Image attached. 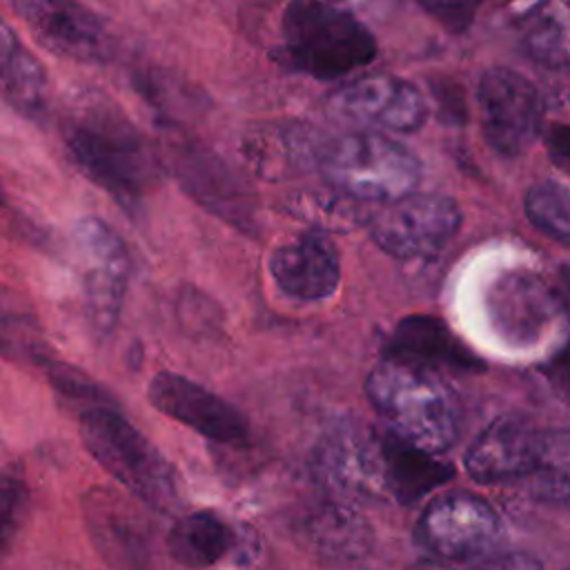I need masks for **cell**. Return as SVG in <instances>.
Masks as SVG:
<instances>
[{
    "label": "cell",
    "mask_w": 570,
    "mask_h": 570,
    "mask_svg": "<svg viewBox=\"0 0 570 570\" xmlns=\"http://www.w3.org/2000/svg\"><path fill=\"white\" fill-rule=\"evenodd\" d=\"M0 537H2V546L7 548L11 541V534L16 532L20 517L27 508V488L24 483L13 476V474H4L2 476V501H0Z\"/></svg>",
    "instance_id": "obj_24"
},
{
    "label": "cell",
    "mask_w": 570,
    "mask_h": 570,
    "mask_svg": "<svg viewBox=\"0 0 570 570\" xmlns=\"http://www.w3.org/2000/svg\"><path fill=\"white\" fill-rule=\"evenodd\" d=\"M269 274L285 296L303 303L323 301L341 283L338 252L325 232L309 229L272 252Z\"/></svg>",
    "instance_id": "obj_13"
},
{
    "label": "cell",
    "mask_w": 570,
    "mask_h": 570,
    "mask_svg": "<svg viewBox=\"0 0 570 570\" xmlns=\"http://www.w3.org/2000/svg\"><path fill=\"white\" fill-rule=\"evenodd\" d=\"M470 570H543L541 561L528 552H505L476 563Z\"/></svg>",
    "instance_id": "obj_26"
},
{
    "label": "cell",
    "mask_w": 570,
    "mask_h": 570,
    "mask_svg": "<svg viewBox=\"0 0 570 570\" xmlns=\"http://www.w3.org/2000/svg\"><path fill=\"white\" fill-rule=\"evenodd\" d=\"M387 354L410 358L434 370L476 367V358L456 341L450 327L443 321L425 314H412L396 323Z\"/></svg>",
    "instance_id": "obj_17"
},
{
    "label": "cell",
    "mask_w": 570,
    "mask_h": 570,
    "mask_svg": "<svg viewBox=\"0 0 570 570\" xmlns=\"http://www.w3.org/2000/svg\"><path fill=\"white\" fill-rule=\"evenodd\" d=\"M285 58L321 80L347 76L376 58L372 31L350 11L323 0H292L283 16Z\"/></svg>",
    "instance_id": "obj_2"
},
{
    "label": "cell",
    "mask_w": 570,
    "mask_h": 570,
    "mask_svg": "<svg viewBox=\"0 0 570 570\" xmlns=\"http://www.w3.org/2000/svg\"><path fill=\"white\" fill-rule=\"evenodd\" d=\"M461 227V209L450 196L407 194L385 203L370 218L374 243L399 261L434 258Z\"/></svg>",
    "instance_id": "obj_6"
},
{
    "label": "cell",
    "mask_w": 570,
    "mask_h": 570,
    "mask_svg": "<svg viewBox=\"0 0 570 570\" xmlns=\"http://www.w3.org/2000/svg\"><path fill=\"white\" fill-rule=\"evenodd\" d=\"M325 138L305 122H267L247 129L238 151L245 165L265 180H285L318 169Z\"/></svg>",
    "instance_id": "obj_15"
},
{
    "label": "cell",
    "mask_w": 570,
    "mask_h": 570,
    "mask_svg": "<svg viewBox=\"0 0 570 570\" xmlns=\"http://www.w3.org/2000/svg\"><path fill=\"white\" fill-rule=\"evenodd\" d=\"M323 2H327V4H334V7H338V9H345V11H354V9H358V7H365L367 2H372V0H323Z\"/></svg>",
    "instance_id": "obj_29"
},
{
    "label": "cell",
    "mask_w": 570,
    "mask_h": 570,
    "mask_svg": "<svg viewBox=\"0 0 570 570\" xmlns=\"http://www.w3.org/2000/svg\"><path fill=\"white\" fill-rule=\"evenodd\" d=\"M546 147L552 158V163L570 174V127L568 125H557L546 134Z\"/></svg>",
    "instance_id": "obj_27"
},
{
    "label": "cell",
    "mask_w": 570,
    "mask_h": 570,
    "mask_svg": "<svg viewBox=\"0 0 570 570\" xmlns=\"http://www.w3.org/2000/svg\"><path fill=\"white\" fill-rule=\"evenodd\" d=\"M73 243L82 265V287L89 321L107 334L118 321L129 278V256L120 236L98 218H82L73 227Z\"/></svg>",
    "instance_id": "obj_9"
},
{
    "label": "cell",
    "mask_w": 570,
    "mask_h": 570,
    "mask_svg": "<svg viewBox=\"0 0 570 570\" xmlns=\"http://www.w3.org/2000/svg\"><path fill=\"white\" fill-rule=\"evenodd\" d=\"M481 131L501 156L525 154L543 131V100L539 89L508 67L488 69L476 89Z\"/></svg>",
    "instance_id": "obj_7"
},
{
    "label": "cell",
    "mask_w": 570,
    "mask_h": 570,
    "mask_svg": "<svg viewBox=\"0 0 570 570\" xmlns=\"http://www.w3.org/2000/svg\"><path fill=\"white\" fill-rule=\"evenodd\" d=\"M416 537L436 557L468 561L488 554L501 537L494 508L472 492H445L421 512Z\"/></svg>",
    "instance_id": "obj_8"
},
{
    "label": "cell",
    "mask_w": 570,
    "mask_h": 570,
    "mask_svg": "<svg viewBox=\"0 0 570 570\" xmlns=\"http://www.w3.org/2000/svg\"><path fill=\"white\" fill-rule=\"evenodd\" d=\"M450 31H463L474 20L479 0H414Z\"/></svg>",
    "instance_id": "obj_25"
},
{
    "label": "cell",
    "mask_w": 570,
    "mask_h": 570,
    "mask_svg": "<svg viewBox=\"0 0 570 570\" xmlns=\"http://www.w3.org/2000/svg\"><path fill=\"white\" fill-rule=\"evenodd\" d=\"M147 399L158 412L212 441L236 443L247 436V423L236 407L183 374H156L149 381Z\"/></svg>",
    "instance_id": "obj_12"
},
{
    "label": "cell",
    "mask_w": 570,
    "mask_h": 570,
    "mask_svg": "<svg viewBox=\"0 0 570 570\" xmlns=\"http://www.w3.org/2000/svg\"><path fill=\"white\" fill-rule=\"evenodd\" d=\"M80 439L89 454L138 501L160 512H174L180 505L176 470L118 412L105 405L82 412Z\"/></svg>",
    "instance_id": "obj_3"
},
{
    "label": "cell",
    "mask_w": 570,
    "mask_h": 570,
    "mask_svg": "<svg viewBox=\"0 0 570 570\" xmlns=\"http://www.w3.org/2000/svg\"><path fill=\"white\" fill-rule=\"evenodd\" d=\"M327 111L338 120L410 134L425 122L428 102L412 82L374 73L336 89L327 100Z\"/></svg>",
    "instance_id": "obj_10"
},
{
    "label": "cell",
    "mask_w": 570,
    "mask_h": 570,
    "mask_svg": "<svg viewBox=\"0 0 570 570\" xmlns=\"http://www.w3.org/2000/svg\"><path fill=\"white\" fill-rule=\"evenodd\" d=\"M2 98L18 114L40 118L47 109L49 80L42 62L2 24Z\"/></svg>",
    "instance_id": "obj_19"
},
{
    "label": "cell",
    "mask_w": 570,
    "mask_h": 570,
    "mask_svg": "<svg viewBox=\"0 0 570 570\" xmlns=\"http://www.w3.org/2000/svg\"><path fill=\"white\" fill-rule=\"evenodd\" d=\"M176 165L194 198L234 223L252 218V191L220 158L200 149H187L176 158Z\"/></svg>",
    "instance_id": "obj_16"
},
{
    "label": "cell",
    "mask_w": 570,
    "mask_h": 570,
    "mask_svg": "<svg viewBox=\"0 0 570 570\" xmlns=\"http://www.w3.org/2000/svg\"><path fill=\"white\" fill-rule=\"evenodd\" d=\"M548 374L559 396L570 405V345L554 358Z\"/></svg>",
    "instance_id": "obj_28"
},
{
    "label": "cell",
    "mask_w": 570,
    "mask_h": 570,
    "mask_svg": "<svg viewBox=\"0 0 570 570\" xmlns=\"http://www.w3.org/2000/svg\"><path fill=\"white\" fill-rule=\"evenodd\" d=\"M73 163L122 203L140 198L154 178V160L140 134L118 111L91 105L67 125Z\"/></svg>",
    "instance_id": "obj_4"
},
{
    "label": "cell",
    "mask_w": 570,
    "mask_h": 570,
    "mask_svg": "<svg viewBox=\"0 0 570 570\" xmlns=\"http://www.w3.org/2000/svg\"><path fill=\"white\" fill-rule=\"evenodd\" d=\"M412 570H441V568H436V566H430V563H423V566H414Z\"/></svg>",
    "instance_id": "obj_30"
},
{
    "label": "cell",
    "mask_w": 570,
    "mask_h": 570,
    "mask_svg": "<svg viewBox=\"0 0 570 570\" xmlns=\"http://www.w3.org/2000/svg\"><path fill=\"white\" fill-rule=\"evenodd\" d=\"M528 481L537 497L570 508V428L541 432Z\"/></svg>",
    "instance_id": "obj_22"
},
{
    "label": "cell",
    "mask_w": 570,
    "mask_h": 570,
    "mask_svg": "<svg viewBox=\"0 0 570 570\" xmlns=\"http://www.w3.org/2000/svg\"><path fill=\"white\" fill-rule=\"evenodd\" d=\"M541 430L521 416H499L485 425L465 452V470L476 483L528 479Z\"/></svg>",
    "instance_id": "obj_14"
},
{
    "label": "cell",
    "mask_w": 570,
    "mask_h": 570,
    "mask_svg": "<svg viewBox=\"0 0 570 570\" xmlns=\"http://www.w3.org/2000/svg\"><path fill=\"white\" fill-rule=\"evenodd\" d=\"M318 169L327 185L363 203L399 200L412 194L421 180L419 158L379 131L325 138Z\"/></svg>",
    "instance_id": "obj_5"
},
{
    "label": "cell",
    "mask_w": 570,
    "mask_h": 570,
    "mask_svg": "<svg viewBox=\"0 0 570 570\" xmlns=\"http://www.w3.org/2000/svg\"><path fill=\"white\" fill-rule=\"evenodd\" d=\"M232 525L212 510L180 517L167 534V552L185 568L200 570L218 563L234 548Z\"/></svg>",
    "instance_id": "obj_18"
},
{
    "label": "cell",
    "mask_w": 570,
    "mask_h": 570,
    "mask_svg": "<svg viewBox=\"0 0 570 570\" xmlns=\"http://www.w3.org/2000/svg\"><path fill=\"white\" fill-rule=\"evenodd\" d=\"M27 27L49 51L80 62H102L111 56L107 24L78 0H18Z\"/></svg>",
    "instance_id": "obj_11"
},
{
    "label": "cell",
    "mask_w": 570,
    "mask_h": 570,
    "mask_svg": "<svg viewBox=\"0 0 570 570\" xmlns=\"http://www.w3.org/2000/svg\"><path fill=\"white\" fill-rule=\"evenodd\" d=\"M528 220L546 236L570 243V189L554 180L534 183L523 198Z\"/></svg>",
    "instance_id": "obj_23"
},
{
    "label": "cell",
    "mask_w": 570,
    "mask_h": 570,
    "mask_svg": "<svg viewBox=\"0 0 570 570\" xmlns=\"http://www.w3.org/2000/svg\"><path fill=\"white\" fill-rule=\"evenodd\" d=\"M521 42L532 60L570 69V0H541L521 20Z\"/></svg>",
    "instance_id": "obj_20"
},
{
    "label": "cell",
    "mask_w": 570,
    "mask_h": 570,
    "mask_svg": "<svg viewBox=\"0 0 570 570\" xmlns=\"http://www.w3.org/2000/svg\"><path fill=\"white\" fill-rule=\"evenodd\" d=\"M285 209L318 232H347L372 218L363 200L332 185L325 189H301L289 194Z\"/></svg>",
    "instance_id": "obj_21"
},
{
    "label": "cell",
    "mask_w": 570,
    "mask_h": 570,
    "mask_svg": "<svg viewBox=\"0 0 570 570\" xmlns=\"http://www.w3.org/2000/svg\"><path fill=\"white\" fill-rule=\"evenodd\" d=\"M365 394L401 441L439 456L456 443L461 401L439 370L387 354L372 367Z\"/></svg>",
    "instance_id": "obj_1"
}]
</instances>
